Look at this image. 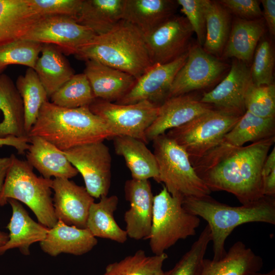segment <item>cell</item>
<instances>
[{
  "label": "cell",
  "instance_id": "obj_1",
  "mask_svg": "<svg viewBox=\"0 0 275 275\" xmlns=\"http://www.w3.org/2000/svg\"><path fill=\"white\" fill-rule=\"evenodd\" d=\"M275 136L235 146L224 140L193 164L211 191H225L243 204L255 202L263 193L262 167Z\"/></svg>",
  "mask_w": 275,
  "mask_h": 275
},
{
  "label": "cell",
  "instance_id": "obj_2",
  "mask_svg": "<svg viewBox=\"0 0 275 275\" xmlns=\"http://www.w3.org/2000/svg\"><path fill=\"white\" fill-rule=\"evenodd\" d=\"M28 136L41 137L63 151L114 138L105 122L89 106L68 108L48 100L42 106Z\"/></svg>",
  "mask_w": 275,
  "mask_h": 275
},
{
  "label": "cell",
  "instance_id": "obj_3",
  "mask_svg": "<svg viewBox=\"0 0 275 275\" xmlns=\"http://www.w3.org/2000/svg\"><path fill=\"white\" fill-rule=\"evenodd\" d=\"M182 205L189 212L205 219L210 230L213 258L217 261L226 254L225 241L237 226L252 222L275 224V200L265 196L259 200L240 206L221 203L209 196L183 200Z\"/></svg>",
  "mask_w": 275,
  "mask_h": 275
},
{
  "label": "cell",
  "instance_id": "obj_4",
  "mask_svg": "<svg viewBox=\"0 0 275 275\" xmlns=\"http://www.w3.org/2000/svg\"><path fill=\"white\" fill-rule=\"evenodd\" d=\"M74 56L85 61H98L136 79L152 65L143 34L123 20L108 32L95 35Z\"/></svg>",
  "mask_w": 275,
  "mask_h": 275
},
{
  "label": "cell",
  "instance_id": "obj_5",
  "mask_svg": "<svg viewBox=\"0 0 275 275\" xmlns=\"http://www.w3.org/2000/svg\"><path fill=\"white\" fill-rule=\"evenodd\" d=\"M27 161L13 154L0 194V206L10 199L25 204L36 216L39 223L50 229L58 222L51 198L52 180L37 176Z\"/></svg>",
  "mask_w": 275,
  "mask_h": 275
},
{
  "label": "cell",
  "instance_id": "obj_6",
  "mask_svg": "<svg viewBox=\"0 0 275 275\" xmlns=\"http://www.w3.org/2000/svg\"><path fill=\"white\" fill-rule=\"evenodd\" d=\"M152 141L158 169L157 182H162L172 196L182 200L210 195L211 191L197 175L182 147L166 133Z\"/></svg>",
  "mask_w": 275,
  "mask_h": 275
},
{
  "label": "cell",
  "instance_id": "obj_7",
  "mask_svg": "<svg viewBox=\"0 0 275 275\" xmlns=\"http://www.w3.org/2000/svg\"><path fill=\"white\" fill-rule=\"evenodd\" d=\"M182 200L172 196L163 186L154 196L152 219L148 239L154 255H160L178 240L193 236L200 225L199 217L187 211Z\"/></svg>",
  "mask_w": 275,
  "mask_h": 275
},
{
  "label": "cell",
  "instance_id": "obj_8",
  "mask_svg": "<svg viewBox=\"0 0 275 275\" xmlns=\"http://www.w3.org/2000/svg\"><path fill=\"white\" fill-rule=\"evenodd\" d=\"M241 116L212 109L166 134L187 152L191 164L219 144Z\"/></svg>",
  "mask_w": 275,
  "mask_h": 275
},
{
  "label": "cell",
  "instance_id": "obj_9",
  "mask_svg": "<svg viewBox=\"0 0 275 275\" xmlns=\"http://www.w3.org/2000/svg\"><path fill=\"white\" fill-rule=\"evenodd\" d=\"M159 106L148 101L121 104L95 99L89 107L105 122L114 137H132L147 144L145 133L156 119Z\"/></svg>",
  "mask_w": 275,
  "mask_h": 275
},
{
  "label": "cell",
  "instance_id": "obj_10",
  "mask_svg": "<svg viewBox=\"0 0 275 275\" xmlns=\"http://www.w3.org/2000/svg\"><path fill=\"white\" fill-rule=\"evenodd\" d=\"M63 152L81 175L85 188L92 197L107 196L111 182L112 158L103 142L84 144Z\"/></svg>",
  "mask_w": 275,
  "mask_h": 275
},
{
  "label": "cell",
  "instance_id": "obj_11",
  "mask_svg": "<svg viewBox=\"0 0 275 275\" xmlns=\"http://www.w3.org/2000/svg\"><path fill=\"white\" fill-rule=\"evenodd\" d=\"M96 34L74 19L63 16L41 17L22 39L51 44L63 54L75 55Z\"/></svg>",
  "mask_w": 275,
  "mask_h": 275
},
{
  "label": "cell",
  "instance_id": "obj_12",
  "mask_svg": "<svg viewBox=\"0 0 275 275\" xmlns=\"http://www.w3.org/2000/svg\"><path fill=\"white\" fill-rule=\"evenodd\" d=\"M193 33L185 17L173 15L144 35L152 64L171 62L186 52Z\"/></svg>",
  "mask_w": 275,
  "mask_h": 275
},
{
  "label": "cell",
  "instance_id": "obj_13",
  "mask_svg": "<svg viewBox=\"0 0 275 275\" xmlns=\"http://www.w3.org/2000/svg\"><path fill=\"white\" fill-rule=\"evenodd\" d=\"M226 68L223 62L200 45L190 46L185 63L175 76L168 98L209 86Z\"/></svg>",
  "mask_w": 275,
  "mask_h": 275
},
{
  "label": "cell",
  "instance_id": "obj_14",
  "mask_svg": "<svg viewBox=\"0 0 275 275\" xmlns=\"http://www.w3.org/2000/svg\"><path fill=\"white\" fill-rule=\"evenodd\" d=\"M188 51L175 60L166 64H155L140 77L130 91L116 103L130 104L148 101L160 105L168 98L177 72L185 63Z\"/></svg>",
  "mask_w": 275,
  "mask_h": 275
},
{
  "label": "cell",
  "instance_id": "obj_15",
  "mask_svg": "<svg viewBox=\"0 0 275 275\" xmlns=\"http://www.w3.org/2000/svg\"><path fill=\"white\" fill-rule=\"evenodd\" d=\"M252 82L250 68L234 59L226 77L213 89L205 93L200 100L242 116L245 112V95Z\"/></svg>",
  "mask_w": 275,
  "mask_h": 275
},
{
  "label": "cell",
  "instance_id": "obj_16",
  "mask_svg": "<svg viewBox=\"0 0 275 275\" xmlns=\"http://www.w3.org/2000/svg\"><path fill=\"white\" fill-rule=\"evenodd\" d=\"M51 188L54 213L58 220L79 228H86L87 221L94 198L85 187L70 179L54 178Z\"/></svg>",
  "mask_w": 275,
  "mask_h": 275
},
{
  "label": "cell",
  "instance_id": "obj_17",
  "mask_svg": "<svg viewBox=\"0 0 275 275\" xmlns=\"http://www.w3.org/2000/svg\"><path fill=\"white\" fill-rule=\"evenodd\" d=\"M126 199L130 207L124 216L128 237L148 239L151 228L154 196L148 180L131 179L124 186Z\"/></svg>",
  "mask_w": 275,
  "mask_h": 275
},
{
  "label": "cell",
  "instance_id": "obj_18",
  "mask_svg": "<svg viewBox=\"0 0 275 275\" xmlns=\"http://www.w3.org/2000/svg\"><path fill=\"white\" fill-rule=\"evenodd\" d=\"M213 109L188 94L171 97L159 106L157 117L147 129L148 142L165 133L168 130L179 127Z\"/></svg>",
  "mask_w": 275,
  "mask_h": 275
},
{
  "label": "cell",
  "instance_id": "obj_19",
  "mask_svg": "<svg viewBox=\"0 0 275 275\" xmlns=\"http://www.w3.org/2000/svg\"><path fill=\"white\" fill-rule=\"evenodd\" d=\"M85 62L84 73L96 99L116 102L125 95L135 82L136 79L126 72L95 60Z\"/></svg>",
  "mask_w": 275,
  "mask_h": 275
},
{
  "label": "cell",
  "instance_id": "obj_20",
  "mask_svg": "<svg viewBox=\"0 0 275 275\" xmlns=\"http://www.w3.org/2000/svg\"><path fill=\"white\" fill-rule=\"evenodd\" d=\"M97 242L96 238L87 228L68 225L58 220L48 229L40 245L44 253L52 257L62 253L80 256L92 250Z\"/></svg>",
  "mask_w": 275,
  "mask_h": 275
},
{
  "label": "cell",
  "instance_id": "obj_21",
  "mask_svg": "<svg viewBox=\"0 0 275 275\" xmlns=\"http://www.w3.org/2000/svg\"><path fill=\"white\" fill-rule=\"evenodd\" d=\"M29 138L30 144L26 151V161L43 177L70 179L77 175L78 171L63 151L41 137Z\"/></svg>",
  "mask_w": 275,
  "mask_h": 275
},
{
  "label": "cell",
  "instance_id": "obj_22",
  "mask_svg": "<svg viewBox=\"0 0 275 275\" xmlns=\"http://www.w3.org/2000/svg\"><path fill=\"white\" fill-rule=\"evenodd\" d=\"M12 209V215L7 228L9 231V239L0 246V255L7 251L18 249L24 255L30 254V246L33 243L44 240L48 228L34 221L20 202L10 199L8 200Z\"/></svg>",
  "mask_w": 275,
  "mask_h": 275
},
{
  "label": "cell",
  "instance_id": "obj_23",
  "mask_svg": "<svg viewBox=\"0 0 275 275\" xmlns=\"http://www.w3.org/2000/svg\"><path fill=\"white\" fill-rule=\"evenodd\" d=\"M178 6L173 0H124L122 20L144 35L174 15Z\"/></svg>",
  "mask_w": 275,
  "mask_h": 275
},
{
  "label": "cell",
  "instance_id": "obj_24",
  "mask_svg": "<svg viewBox=\"0 0 275 275\" xmlns=\"http://www.w3.org/2000/svg\"><path fill=\"white\" fill-rule=\"evenodd\" d=\"M262 266L261 257L238 241L221 259H204L200 275H247L259 271Z\"/></svg>",
  "mask_w": 275,
  "mask_h": 275
},
{
  "label": "cell",
  "instance_id": "obj_25",
  "mask_svg": "<svg viewBox=\"0 0 275 275\" xmlns=\"http://www.w3.org/2000/svg\"><path fill=\"white\" fill-rule=\"evenodd\" d=\"M265 21L262 18L235 19L225 46L223 56L233 58L247 64L265 32Z\"/></svg>",
  "mask_w": 275,
  "mask_h": 275
},
{
  "label": "cell",
  "instance_id": "obj_26",
  "mask_svg": "<svg viewBox=\"0 0 275 275\" xmlns=\"http://www.w3.org/2000/svg\"><path fill=\"white\" fill-rule=\"evenodd\" d=\"M41 18L26 0H0V46L22 39Z\"/></svg>",
  "mask_w": 275,
  "mask_h": 275
},
{
  "label": "cell",
  "instance_id": "obj_27",
  "mask_svg": "<svg viewBox=\"0 0 275 275\" xmlns=\"http://www.w3.org/2000/svg\"><path fill=\"white\" fill-rule=\"evenodd\" d=\"M117 154L122 156L130 170L132 179L148 180L158 178L157 161L153 153L143 141L129 136L113 138Z\"/></svg>",
  "mask_w": 275,
  "mask_h": 275
},
{
  "label": "cell",
  "instance_id": "obj_28",
  "mask_svg": "<svg viewBox=\"0 0 275 275\" xmlns=\"http://www.w3.org/2000/svg\"><path fill=\"white\" fill-rule=\"evenodd\" d=\"M34 70L48 98L74 74L63 53L55 46L42 44Z\"/></svg>",
  "mask_w": 275,
  "mask_h": 275
},
{
  "label": "cell",
  "instance_id": "obj_29",
  "mask_svg": "<svg viewBox=\"0 0 275 275\" xmlns=\"http://www.w3.org/2000/svg\"><path fill=\"white\" fill-rule=\"evenodd\" d=\"M91 206L86 228L96 237L108 239L119 243L126 241L128 236L125 230L117 223L114 213L119 199L117 196H104Z\"/></svg>",
  "mask_w": 275,
  "mask_h": 275
},
{
  "label": "cell",
  "instance_id": "obj_30",
  "mask_svg": "<svg viewBox=\"0 0 275 275\" xmlns=\"http://www.w3.org/2000/svg\"><path fill=\"white\" fill-rule=\"evenodd\" d=\"M124 0H83L75 20L96 35L105 33L122 20Z\"/></svg>",
  "mask_w": 275,
  "mask_h": 275
},
{
  "label": "cell",
  "instance_id": "obj_31",
  "mask_svg": "<svg viewBox=\"0 0 275 275\" xmlns=\"http://www.w3.org/2000/svg\"><path fill=\"white\" fill-rule=\"evenodd\" d=\"M0 111L2 136H28L24 130V108L21 97L11 78L0 74Z\"/></svg>",
  "mask_w": 275,
  "mask_h": 275
},
{
  "label": "cell",
  "instance_id": "obj_32",
  "mask_svg": "<svg viewBox=\"0 0 275 275\" xmlns=\"http://www.w3.org/2000/svg\"><path fill=\"white\" fill-rule=\"evenodd\" d=\"M206 35L203 48L215 56L224 50L230 30L229 12L218 2L206 0Z\"/></svg>",
  "mask_w": 275,
  "mask_h": 275
},
{
  "label": "cell",
  "instance_id": "obj_33",
  "mask_svg": "<svg viewBox=\"0 0 275 275\" xmlns=\"http://www.w3.org/2000/svg\"><path fill=\"white\" fill-rule=\"evenodd\" d=\"M275 136V118H264L245 111L224 140L235 146H242Z\"/></svg>",
  "mask_w": 275,
  "mask_h": 275
},
{
  "label": "cell",
  "instance_id": "obj_34",
  "mask_svg": "<svg viewBox=\"0 0 275 275\" xmlns=\"http://www.w3.org/2000/svg\"><path fill=\"white\" fill-rule=\"evenodd\" d=\"M15 85L23 102L24 130L28 135L37 119L42 106L48 101V97L33 68H28L23 75L19 76Z\"/></svg>",
  "mask_w": 275,
  "mask_h": 275
},
{
  "label": "cell",
  "instance_id": "obj_35",
  "mask_svg": "<svg viewBox=\"0 0 275 275\" xmlns=\"http://www.w3.org/2000/svg\"><path fill=\"white\" fill-rule=\"evenodd\" d=\"M168 255L148 256L139 250L119 261L108 264L102 275H163L162 267Z\"/></svg>",
  "mask_w": 275,
  "mask_h": 275
},
{
  "label": "cell",
  "instance_id": "obj_36",
  "mask_svg": "<svg viewBox=\"0 0 275 275\" xmlns=\"http://www.w3.org/2000/svg\"><path fill=\"white\" fill-rule=\"evenodd\" d=\"M50 102L62 107L89 106L95 100L90 82L82 73L74 74L50 97Z\"/></svg>",
  "mask_w": 275,
  "mask_h": 275
},
{
  "label": "cell",
  "instance_id": "obj_37",
  "mask_svg": "<svg viewBox=\"0 0 275 275\" xmlns=\"http://www.w3.org/2000/svg\"><path fill=\"white\" fill-rule=\"evenodd\" d=\"M211 241L210 230L207 225L190 249L173 268L164 272L163 275H200L204 256Z\"/></svg>",
  "mask_w": 275,
  "mask_h": 275
},
{
  "label": "cell",
  "instance_id": "obj_38",
  "mask_svg": "<svg viewBox=\"0 0 275 275\" xmlns=\"http://www.w3.org/2000/svg\"><path fill=\"white\" fill-rule=\"evenodd\" d=\"M42 44L21 39L0 46V65H21L34 69Z\"/></svg>",
  "mask_w": 275,
  "mask_h": 275
},
{
  "label": "cell",
  "instance_id": "obj_39",
  "mask_svg": "<svg viewBox=\"0 0 275 275\" xmlns=\"http://www.w3.org/2000/svg\"><path fill=\"white\" fill-rule=\"evenodd\" d=\"M245 111L264 118H275V85L251 84L244 98Z\"/></svg>",
  "mask_w": 275,
  "mask_h": 275
},
{
  "label": "cell",
  "instance_id": "obj_40",
  "mask_svg": "<svg viewBox=\"0 0 275 275\" xmlns=\"http://www.w3.org/2000/svg\"><path fill=\"white\" fill-rule=\"evenodd\" d=\"M259 41L254 54L250 72L253 84L269 85L273 84L274 55L268 40L263 38Z\"/></svg>",
  "mask_w": 275,
  "mask_h": 275
},
{
  "label": "cell",
  "instance_id": "obj_41",
  "mask_svg": "<svg viewBox=\"0 0 275 275\" xmlns=\"http://www.w3.org/2000/svg\"><path fill=\"white\" fill-rule=\"evenodd\" d=\"M83 0H26L32 10L41 17L63 16L74 19Z\"/></svg>",
  "mask_w": 275,
  "mask_h": 275
},
{
  "label": "cell",
  "instance_id": "obj_42",
  "mask_svg": "<svg viewBox=\"0 0 275 275\" xmlns=\"http://www.w3.org/2000/svg\"><path fill=\"white\" fill-rule=\"evenodd\" d=\"M181 11L196 33L199 44L203 46L206 35V0H177Z\"/></svg>",
  "mask_w": 275,
  "mask_h": 275
},
{
  "label": "cell",
  "instance_id": "obj_43",
  "mask_svg": "<svg viewBox=\"0 0 275 275\" xmlns=\"http://www.w3.org/2000/svg\"><path fill=\"white\" fill-rule=\"evenodd\" d=\"M218 2L238 18L253 20L262 16L259 3L256 0H221Z\"/></svg>",
  "mask_w": 275,
  "mask_h": 275
},
{
  "label": "cell",
  "instance_id": "obj_44",
  "mask_svg": "<svg viewBox=\"0 0 275 275\" xmlns=\"http://www.w3.org/2000/svg\"><path fill=\"white\" fill-rule=\"evenodd\" d=\"M30 145L28 136L17 137L12 135L0 137V146H8L14 148L19 154H23Z\"/></svg>",
  "mask_w": 275,
  "mask_h": 275
},
{
  "label": "cell",
  "instance_id": "obj_45",
  "mask_svg": "<svg viewBox=\"0 0 275 275\" xmlns=\"http://www.w3.org/2000/svg\"><path fill=\"white\" fill-rule=\"evenodd\" d=\"M262 16L267 26L268 31L272 36L275 35V1L262 0Z\"/></svg>",
  "mask_w": 275,
  "mask_h": 275
},
{
  "label": "cell",
  "instance_id": "obj_46",
  "mask_svg": "<svg viewBox=\"0 0 275 275\" xmlns=\"http://www.w3.org/2000/svg\"><path fill=\"white\" fill-rule=\"evenodd\" d=\"M263 193L264 196L274 197L275 170L263 177Z\"/></svg>",
  "mask_w": 275,
  "mask_h": 275
},
{
  "label": "cell",
  "instance_id": "obj_47",
  "mask_svg": "<svg viewBox=\"0 0 275 275\" xmlns=\"http://www.w3.org/2000/svg\"><path fill=\"white\" fill-rule=\"evenodd\" d=\"M13 157V154L9 157H0V194L7 172L12 163Z\"/></svg>",
  "mask_w": 275,
  "mask_h": 275
},
{
  "label": "cell",
  "instance_id": "obj_48",
  "mask_svg": "<svg viewBox=\"0 0 275 275\" xmlns=\"http://www.w3.org/2000/svg\"><path fill=\"white\" fill-rule=\"evenodd\" d=\"M274 170H275L274 146H273L272 150L267 155L264 162L262 170V177L268 175Z\"/></svg>",
  "mask_w": 275,
  "mask_h": 275
},
{
  "label": "cell",
  "instance_id": "obj_49",
  "mask_svg": "<svg viewBox=\"0 0 275 275\" xmlns=\"http://www.w3.org/2000/svg\"><path fill=\"white\" fill-rule=\"evenodd\" d=\"M9 239V235L4 232L0 231V246L4 245Z\"/></svg>",
  "mask_w": 275,
  "mask_h": 275
},
{
  "label": "cell",
  "instance_id": "obj_50",
  "mask_svg": "<svg viewBox=\"0 0 275 275\" xmlns=\"http://www.w3.org/2000/svg\"><path fill=\"white\" fill-rule=\"evenodd\" d=\"M247 275H275V269H273L266 273H260L258 271L251 272Z\"/></svg>",
  "mask_w": 275,
  "mask_h": 275
},
{
  "label": "cell",
  "instance_id": "obj_51",
  "mask_svg": "<svg viewBox=\"0 0 275 275\" xmlns=\"http://www.w3.org/2000/svg\"><path fill=\"white\" fill-rule=\"evenodd\" d=\"M7 67V66L0 65V74L6 69Z\"/></svg>",
  "mask_w": 275,
  "mask_h": 275
},
{
  "label": "cell",
  "instance_id": "obj_52",
  "mask_svg": "<svg viewBox=\"0 0 275 275\" xmlns=\"http://www.w3.org/2000/svg\"><path fill=\"white\" fill-rule=\"evenodd\" d=\"M0 137H3L2 136V135H1V123L0 122Z\"/></svg>",
  "mask_w": 275,
  "mask_h": 275
}]
</instances>
